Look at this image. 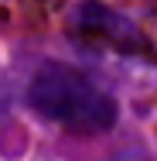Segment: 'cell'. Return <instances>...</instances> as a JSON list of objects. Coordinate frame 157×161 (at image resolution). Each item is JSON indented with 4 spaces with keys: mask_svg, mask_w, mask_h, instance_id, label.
Returning <instances> with one entry per match:
<instances>
[{
    "mask_svg": "<svg viewBox=\"0 0 157 161\" xmlns=\"http://www.w3.org/2000/svg\"><path fill=\"white\" fill-rule=\"evenodd\" d=\"M28 103L34 110L75 134H102L116 124L120 106L106 89L86 79L79 69L62 62H44L28 82Z\"/></svg>",
    "mask_w": 157,
    "mask_h": 161,
    "instance_id": "cell-1",
    "label": "cell"
},
{
    "mask_svg": "<svg viewBox=\"0 0 157 161\" xmlns=\"http://www.w3.org/2000/svg\"><path fill=\"white\" fill-rule=\"evenodd\" d=\"M79 21H82V28H86V31H92V34L106 31V38H109L116 48H144V45H147V41L133 31L120 14L106 10V7H99V3H86Z\"/></svg>",
    "mask_w": 157,
    "mask_h": 161,
    "instance_id": "cell-2",
    "label": "cell"
}]
</instances>
